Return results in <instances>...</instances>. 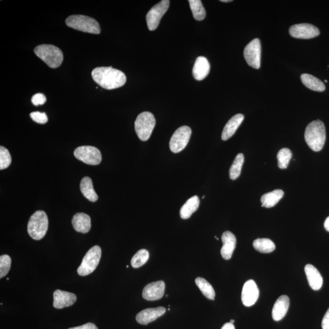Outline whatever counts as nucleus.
<instances>
[{
    "label": "nucleus",
    "mask_w": 329,
    "mask_h": 329,
    "mask_svg": "<svg viewBox=\"0 0 329 329\" xmlns=\"http://www.w3.org/2000/svg\"><path fill=\"white\" fill-rule=\"evenodd\" d=\"M53 306L57 309L68 307L76 303L77 297L74 293L57 290L53 293Z\"/></svg>",
    "instance_id": "obj_15"
},
{
    "label": "nucleus",
    "mask_w": 329,
    "mask_h": 329,
    "mask_svg": "<svg viewBox=\"0 0 329 329\" xmlns=\"http://www.w3.org/2000/svg\"><path fill=\"white\" fill-rule=\"evenodd\" d=\"M234 322H235V321H234V319H231V320H230V322L231 323V324H234Z\"/></svg>",
    "instance_id": "obj_42"
},
{
    "label": "nucleus",
    "mask_w": 329,
    "mask_h": 329,
    "mask_svg": "<svg viewBox=\"0 0 329 329\" xmlns=\"http://www.w3.org/2000/svg\"><path fill=\"white\" fill-rule=\"evenodd\" d=\"M210 64L205 57L199 56L196 59L193 68V75L197 80H202L210 72Z\"/></svg>",
    "instance_id": "obj_18"
},
{
    "label": "nucleus",
    "mask_w": 329,
    "mask_h": 329,
    "mask_svg": "<svg viewBox=\"0 0 329 329\" xmlns=\"http://www.w3.org/2000/svg\"><path fill=\"white\" fill-rule=\"evenodd\" d=\"M289 32L292 37L300 39H310L318 36L320 34L319 29L309 23H301L292 26Z\"/></svg>",
    "instance_id": "obj_12"
},
{
    "label": "nucleus",
    "mask_w": 329,
    "mask_h": 329,
    "mask_svg": "<svg viewBox=\"0 0 329 329\" xmlns=\"http://www.w3.org/2000/svg\"><path fill=\"white\" fill-rule=\"evenodd\" d=\"M284 195L283 191L275 190L271 192L265 193L261 197L262 207L271 208L276 205Z\"/></svg>",
    "instance_id": "obj_24"
},
{
    "label": "nucleus",
    "mask_w": 329,
    "mask_h": 329,
    "mask_svg": "<svg viewBox=\"0 0 329 329\" xmlns=\"http://www.w3.org/2000/svg\"><path fill=\"white\" fill-rule=\"evenodd\" d=\"M190 7L194 19L202 21L205 19L206 12L200 0H189Z\"/></svg>",
    "instance_id": "obj_30"
},
{
    "label": "nucleus",
    "mask_w": 329,
    "mask_h": 329,
    "mask_svg": "<svg viewBox=\"0 0 329 329\" xmlns=\"http://www.w3.org/2000/svg\"><path fill=\"white\" fill-rule=\"evenodd\" d=\"M259 290L253 280L246 281L241 292V301L246 307L253 306L258 300Z\"/></svg>",
    "instance_id": "obj_13"
},
{
    "label": "nucleus",
    "mask_w": 329,
    "mask_h": 329,
    "mask_svg": "<svg viewBox=\"0 0 329 329\" xmlns=\"http://www.w3.org/2000/svg\"><path fill=\"white\" fill-rule=\"evenodd\" d=\"M289 306L290 299L288 296L283 295L277 299L272 310V316L275 321H279L284 318L288 312Z\"/></svg>",
    "instance_id": "obj_19"
},
{
    "label": "nucleus",
    "mask_w": 329,
    "mask_h": 329,
    "mask_svg": "<svg viewBox=\"0 0 329 329\" xmlns=\"http://www.w3.org/2000/svg\"><path fill=\"white\" fill-rule=\"evenodd\" d=\"M101 257V248L98 246H93L84 257L81 264L77 268V273L80 276H88L92 273L97 268Z\"/></svg>",
    "instance_id": "obj_7"
},
{
    "label": "nucleus",
    "mask_w": 329,
    "mask_h": 329,
    "mask_svg": "<svg viewBox=\"0 0 329 329\" xmlns=\"http://www.w3.org/2000/svg\"><path fill=\"white\" fill-rule=\"evenodd\" d=\"M244 157L243 154L240 153L235 157L234 162L229 170L230 178L235 180L240 176L242 167L244 163Z\"/></svg>",
    "instance_id": "obj_29"
},
{
    "label": "nucleus",
    "mask_w": 329,
    "mask_h": 329,
    "mask_svg": "<svg viewBox=\"0 0 329 329\" xmlns=\"http://www.w3.org/2000/svg\"><path fill=\"white\" fill-rule=\"evenodd\" d=\"M65 23L70 28L84 32L94 34H99L101 32L100 26L97 20L82 15H74L68 17L66 19Z\"/></svg>",
    "instance_id": "obj_5"
},
{
    "label": "nucleus",
    "mask_w": 329,
    "mask_h": 329,
    "mask_svg": "<svg viewBox=\"0 0 329 329\" xmlns=\"http://www.w3.org/2000/svg\"><path fill=\"white\" fill-rule=\"evenodd\" d=\"M292 157V152L289 148H282L278 152L277 158L278 166L280 169H285L288 167Z\"/></svg>",
    "instance_id": "obj_32"
},
{
    "label": "nucleus",
    "mask_w": 329,
    "mask_h": 329,
    "mask_svg": "<svg viewBox=\"0 0 329 329\" xmlns=\"http://www.w3.org/2000/svg\"><path fill=\"white\" fill-rule=\"evenodd\" d=\"M80 189L84 196L89 201L94 202L98 199V196L95 192L91 178L85 177L82 179L80 184Z\"/></svg>",
    "instance_id": "obj_25"
},
{
    "label": "nucleus",
    "mask_w": 329,
    "mask_h": 329,
    "mask_svg": "<svg viewBox=\"0 0 329 329\" xmlns=\"http://www.w3.org/2000/svg\"><path fill=\"white\" fill-rule=\"evenodd\" d=\"M30 116H31L33 121L37 122L38 124H46L48 122L47 115L45 112H32L30 114Z\"/></svg>",
    "instance_id": "obj_35"
},
{
    "label": "nucleus",
    "mask_w": 329,
    "mask_h": 329,
    "mask_svg": "<svg viewBox=\"0 0 329 329\" xmlns=\"http://www.w3.org/2000/svg\"><path fill=\"white\" fill-rule=\"evenodd\" d=\"M324 227L325 230L329 232V217L326 218L324 222Z\"/></svg>",
    "instance_id": "obj_40"
},
{
    "label": "nucleus",
    "mask_w": 329,
    "mask_h": 329,
    "mask_svg": "<svg viewBox=\"0 0 329 329\" xmlns=\"http://www.w3.org/2000/svg\"><path fill=\"white\" fill-rule=\"evenodd\" d=\"M302 83L306 88L316 92L325 91V86L322 80L309 74H303L301 76Z\"/></svg>",
    "instance_id": "obj_26"
},
{
    "label": "nucleus",
    "mask_w": 329,
    "mask_h": 329,
    "mask_svg": "<svg viewBox=\"0 0 329 329\" xmlns=\"http://www.w3.org/2000/svg\"><path fill=\"white\" fill-rule=\"evenodd\" d=\"M170 3L169 0H162L149 10L146 18L149 30L154 31L157 29L161 18L169 10Z\"/></svg>",
    "instance_id": "obj_10"
},
{
    "label": "nucleus",
    "mask_w": 329,
    "mask_h": 329,
    "mask_svg": "<svg viewBox=\"0 0 329 329\" xmlns=\"http://www.w3.org/2000/svg\"><path fill=\"white\" fill-rule=\"evenodd\" d=\"M221 2L223 3H229V2H232V0H221Z\"/></svg>",
    "instance_id": "obj_41"
},
{
    "label": "nucleus",
    "mask_w": 329,
    "mask_h": 329,
    "mask_svg": "<svg viewBox=\"0 0 329 329\" xmlns=\"http://www.w3.org/2000/svg\"><path fill=\"white\" fill-rule=\"evenodd\" d=\"M49 219L44 211H38L32 215L28 224V234L35 240H40L46 235Z\"/></svg>",
    "instance_id": "obj_4"
},
{
    "label": "nucleus",
    "mask_w": 329,
    "mask_h": 329,
    "mask_svg": "<svg viewBox=\"0 0 329 329\" xmlns=\"http://www.w3.org/2000/svg\"><path fill=\"white\" fill-rule=\"evenodd\" d=\"M11 259L10 256L3 255L0 257V278L7 276L11 267Z\"/></svg>",
    "instance_id": "obj_34"
},
{
    "label": "nucleus",
    "mask_w": 329,
    "mask_h": 329,
    "mask_svg": "<svg viewBox=\"0 0 329 329\" xmlns=\"http://www.w3.org/2000/svg\"><path fill=\"white\" fill-rule=\"evenodd\" d=\"M199 198L197 196H193L188 199L182 206L180 211V216L182 219L187 220L195 212L199 205Z\"/></svg>",
    "instance_id": "obj_23"
},
{
    "label": "nucleus",
    "mask_w": 329,
    "mask_h": 329,
    "mask_svg": "<svg viewBox=\"0 0 329 329\" xmlns=\"http://www.w3.org/2000/svg\"><path fill=\"white\" fill-rule=\"evenodd\" d=\"M92 76L95 83L107 90L121 88L127 82L125 73L112 67L96 68L92 71Z\"/></svg>",
    "instance_id": "obj_1"
},
{
    "label": "nucleus",
    "mask_w": 329,
    "mask_h": 329,
    "mask_svg": "<svg viewBox=\"0 0 329 329\" xmlns=\"http://www.w3.org/2000/svg\"><path fill=\"white\" fill-rule=\"evenodd\" d=\"M74 156L83 162L91 166H97L102 160L101 152L92 146H83L74 151Z\"/></svg>",
    "instance_id": "obj_8"
},
{
    "label": "nucleus",
    "mask_w": 329,
    "mask_h": 329,
    "mask_svg": "<svg viewBox=\"0 0 329 329\" xmlns=\"http://www.w3.org/2000/svg\"><path fill=\"white\" fill-rule=\"evenodd\" d=\"M72 225L76 231L86 234L91 229V217L85 213H77L74 215Z\"/></svg>",
    "instance_id": "obj_22"
},
{
    "label": "nucleus",
    "mask_w": 329,
    "mask_h": 329,
    "mask_svg": "<svg viewBox=\"0 0 329 329\" xmlns=\"http://www.w3.org/2000/svg\"><path fill=\"white\" fill-rule=\"evenodd\" d=\"M322 329H329V309L326 312L322 321Z\"/></svg>",
    "instance_id": "obj_37"
},
{
    "label": "nucleus",
    "mask_w": 329,
    "mask_h": 329,
    "mask_svg": "<svg viewBox=\"0 0 329 329\" xmlns=\"http://www.w3.org/2000/svg\"><path fill=\"white\" fill-rule=\"evenodd\" d=\"M149 253L146 250H140L132 258L131 264L134 268H138L144 265L148 262Z\"/></svg>",
    "instance_id": "obj_31"
},
{
    "label": "nucleus",
    "mask_w": 329,
    "mask_h": 329,
    "mask_svg": "<svg viewBox=\"0 0 329 329\" xmlns=\"http://www.w3.org/2000/svg\"><path fill=\"white\" fill-rule=\"evenodd\" d=\"M221 240L223 244L221 250V256L225 260H229L234 253L237 243L235 236L231 232L226 231L221 236Z\"/></svg>",
    "instance_id": "obj_17"
},
{
    "label": "nucleus",
    "mask_w": 329,
    "mask_h": 329,
    "mask_svg": "<svg viewBox=\"0 0 329 329\" xmlns=\"http://www.w3.org/2000/svg\"><path fill=\"white\" fill-rule=\"evenodd\" d=\"M325 139V128L322 121L316 119L307 126L305 131V140L313 151H321L324 147Z\"/></svg>",
    "instance_id": "obj_2"
},
{
    "label": "nucleus",
    "mask_w": 329,
    "mask_h": 329,
    "mask_svg": "<svg viewBox=\"0 0 329 329\" xmlns=\"http://www.w3.org/2000/svg\"><path fill=\"white\" fill-rule=\"evenodd\" d=\"M253 246L261 253H270L276 249L274 242L268 238H258L253 242Z\"/></svg>",
    "instance_id": "obj_27"
},
{
    "label": "nucleus",
    "mask_w": 329,
    "mask_h": 329,
    "mask_svg": "<svg viewBox=\"0 0 329 329\" xmlns=\"http://www.w3.org/2000/svg\"><path fill=\"white\" fill-rule=\"evenodd\" d=\"M155 125L154 116L149 112H144L137 116L135 121V130L142 141H147L150 138Z\"/></svg>",
    "instance_id": "obj_6"
},
{
    "label": "nucleus",
    "mask_w": 329,
    "mask_h": 329,
    "mask_svg": "<svg viewBox=\"0 0 329 329\" xmlns=\"http://www.w3.org/2000/svg\"><path fill=\"white\" fill-rule=\"evenodd\" d=\"M195 283L199 289L201 290L202 294L209 300H214L215 292L211 284L202 277H197Z\"/></svg>",
    "instance_id": "obj_28"
},
{
    "label": "nucleus",
    "mask_w": 329,
    "mask_h": 329,
    "mask_svg": "<svg viewBox=\"0 0 329 329\" xmlns=\"http://www.w3.org/2000/svg\"><path fill=\"white\" fill-rule=\"evenodd\" d=\"M31 101L34 106L43 105L46 103L47 98L43 94H37L33 95L31 98Z\"/></svg>",
    "instance_id": "obj_36"
},
{
    "label": "nucleus",
    "mask_w": 329,
    "mask_h": 329,
    "mask_svg": "<svg viewBox=\"0 0 329 329\" xmlns=\"http://www.w3.org/2000/svg\"><path fill=\"white\" fill-rule=\"evenodd\" d=\"M221 329H235V328L234 324H231L230 322H227L224 324Z\"/></svg>",
    "instance_id": "obj_39"
},
{
    "label": "nucleus",
    "mask_w": 329,
    "mask_h": 329,
    "mask_svg": "<svg viewBox=\"0 0 329 329\" xmlns=\"http://www.w3.org/2000/svg\"><path fill=\"white\" fill-rule=\"evenodd\" d=\"M166 289V284L162 280L151 282L143 289L142 296L145 300L157 301L163 297Z\"/></svg>",
    "instance_id": "obj_14"
},
{
    "label": "nucleus",
    "mask_w": 329,
    "mask_h": 329,
    "mask_svg": "<svg viewBox=\"0 0 329 329\" xmlns=\"http://www.w3.org/2000/svg\"><path fill=\"white\" fill-rule=\"evenodd\" d=\"M12 158L8 149L1 146L0 147V170H4L10 167Z\"/></svg>",
    "instance_id": "obj_33"
},
{
    "label": "nucleus",
    "mask_w": 329,
    "mask_h": 329,
    "mask_svg": "<svg viewBox=\"0 0 329 329\" xmlns=\"http://www.w3.org/2000/svg\"><path fill=\"white\" fill-rule=\"evenodd\" d=\"M244 119V115L238 113L232 116L229 119L228 122H227L225 127H224L221 135V139L223 140H227L234 135L235 132L237 131V129L240 127Z\"/></svg>",
    "instance_id": "obj_21"
},
{
    "label": "nucleus",
    "mask_w": 329,
    "mask_h": 329,
    "mask_svg": "<svg viewBox=\"0 0 329 329\" xmlns=\"http://www.w3.org/2000/svg\"><path fill=\"white\" fill-rule=\"evenodd\" d=\"M261 43L259 38L250 42L244 50V57L247 64L255 69H259L261 62Z\"/></svg>",
    "instance_id": "obj_11"
},
{
    "label": "nucleus",
    "mask_w": 329,
    "mask_h": 329,
    "mask_svg": "<svg viewBox=\"0 0 329 329\" xmlns=\"http://www.w3.org/2000/svg\"><path fill=\"white\" fill-rule=\"evenodd\" d=\"M305 273L312 289L317 291L321 289L323 283L322 277L316 268L312 265L308 264L305 267Z\"/></svg>",
    "instance_id": "obj_20"
},
{
    "label": "nucleus",
    "mask_w": 329,
    "mask_h": 329,
    "mask_svg": "<svg viewBox=\"0 0 329 329\" xmlns=\"http://www.w3.org/2000/svg\"><path fill=\"white\" fill-rule=\"evenodd\" d=\"M35 55L50 68H56L61 66L64 55L59 48L52 45H41L35 48Z\"/></svg>",
    "instance_id": "obj_3"
},
{
    "label": "nucleus",
    "mask_w": 329,
    "mask_h": 329,
    "mask_svg": "<svg viewBox=\"0 0 329 329\" xmlns=\"http://www.w3.org/2000/svg\"><path fill=\"white\" fill-rule=\"evenodd\" d=\"M68 329H98L97 326L91 322L87 323V324L77 326L75 327H71Z\"/></svg>",
    "instance_id": "obj_38"
},
{
    "label": "nucleus",
    "mask_w": 329,
    "mask_h": 329,
    "mask_svg": "<svg viewBox=\"0 0 329 329\" xmlns=\"http://www.w3.org/2000/svg\"><path fill=\"white\" fill-rule=\"evenodd\" d=\"M191 130L187 126L178 129L173 134L170 142V148L174 153H178L186 147L190 139Z\"/></svg>",
    "instance_id": "obj_9"
},
{
    "label": "nucleus",
    "mask_w": 329,
    "mask_h": 329,
    "mask_svg": "<svg viewBox=\"0 0 329 329\" xmlns=\"http://www.w3.org/2000/svg\"><path fill=\"white\" fill-rule=\"evenodd\" d=\"M166 312V309L163 307L146 309L137 314L136 321L140 324L147 325L164 315Z\"/></svg>",
    "instance_id": "obj_16"
}]
</instances>
